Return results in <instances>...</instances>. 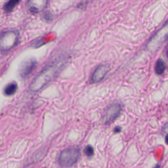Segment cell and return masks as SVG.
<instances>
[{
  "mask_svg": "<svg viewBox=\"0 0 168 168\" xmlns=\"http://www.w3.org/2000/svg\"><path fill=\"white\" fill-rule=\"evenodd\" d=\"M80 156L79 147H70L62 151L59 158V163L62 167H71L77 163Z\"/></svg>",
  "mask_w": 168,
  "mask_h": 168,
  "instance_id": "6da1fadb",
  "label": "cell"
},
{
  "mask_svg": "<svg viewBox=\"0 0 168 168\" xmlns=\"http://www.w3.org/2000/svg\"><path fill=\"white\" fill-rule=\"evenodd\" d=\"M57 69H53V67H48L47 69L43 70L31 83L30 89L33 91L40 90L53 80L54 76L57 74Z\"/></svg>",
  "mask_w": 168,
  "mask_h": 168,
  "instance_id": "7a4b0ae2",
  "label": "cell"
},
{
  "mask_svg": "<svg viewBox=\"0 0 168 168\" xmlns=\"http://www.w3.org/2000/svg\"><path fill=\"white\" fill-rule=\"evenodd\" d=\"M19 42L18 33L13 30L0 33V51L7 52L14 48Z\"/></svg>",
  "mask_w": 168,
  "mask_h": 168,
  "instance_id": "3957f363",
  "label": "cell"
},
{
  "mask_svg": "<svg viewBox=\"0 0 168 168\" xmlns=\"http://www.w3.org/2000/svg\"><path fill=\"white\" fill-rule=\"evenodd\" d=\"M122 108L119 104H114L110 106L106 110L103 116V122L105 124H112L121 113Z\"/></svg>",
  "mask_w": 168,
  "mask_h": 168,
  "instance_id": "277c9868",
  "label": "cell"
},
{
  "mask_svg": "<svg viewBox=\"0 0 168 168\" xmlns=\"http://www.w3.org/2000/svg\"><path fill=\"white\" fill-rule=\"evenodd\" d=\"M49 0H28L26 5L30 12L38 13L46 9Z\"/></svg>",
  "mask_w": 168,
  "mask_h": 168,
  "instance_id": "5b68a950",
  "label": "cell"
},
{
  "mask_svg": "<svg viewBox=\"0 0 168 168\" xmlns=\"http://www.w3.org/2000/svg\"><path fill=\"white\" fill-rule=\"evenodd\" d=\"M36 63L34 59H28L22 62L19 67V74L22 77L29 76L36 67Z\"/></svg>",
  "mask_w": 168,
  "mask_h": 168,
  "instance_id": "8992f818",
  "label": "cell"
},
{
  "mask_svg": "<svg viewBox=\"0 0 168 168\" xmlns=\"http://www.w3.org/2000/svg\"><path fill=\"white\" fill-rule=\"evenodd\" d=\"M110 69V66L107 64H102L98 66L92 74L91 82L98 83L101 81L109 72Z\"/></svg>",
  "mask_w": 168,
  "mask_h": 168,
  "instance_id": "52a82bcc",
  "label": "cell"
},
{
  "mask_svg": "<svg viewBox=\"0 0 168 168\" xmlns=\"http://www.w3.org/2000/svg\"><path fill=\"white\" fill-rule=\"evenodd\" d=\"M17 84L15 82H12L5 87L4 89V94L7 96H11L15 93L17 89Z\"/></svg>",
  "mask_w": 168,
  "mask_h": 168,
  "instance_id": "ba28073f",
  "label": "cell"
},
{
  "mask_svg": "<svg viewBox=\"0 0 168 168\" xmlns=\"http://www.w3.org/2000/svg\"><path fill=\"white\" fill-rule=\"evenodd\" d=\"M166 66L164 61L162 59H159L155 65V72L158 75H161L165 72Z\"/></svg>",
  "mask_w": 168,
  "mask_h": 168,
  "instance_id": "9c48e42d",
  "label": "cell"
},
{
  "mask_svg": "<svg viewBox=\"0 0 168 168\" xmlns=\"http://www.w3.org/2000/svg\"><path fill=\"white\" fill-rule=\"evenodd\" d=\"M20 0H9L7 3L5 5L4 9L7 13H9L12 11L14 8L19 4Z\"/></svg>",
  "mask_w": 168,
  "mask_h": 168,
  "instance_id": "30bf717a",
  "label": "cell"
},
{
  "mask_svg": "<svg viewBox=\"0 0 168 168\" xmlns=\"http://www.w3.org/2000/svg\"><path fill=\"white\" fill-rule=\"evenodd\" d=\"M84 153H85L87 157H91L94 154V149L90 145H88L84 149Z\"/></svg>",
  "mask_w": 168,
  "mask_h": 168,
  "instance_id": "8fae6325",
  "label": "cell"
},
{
  "mask_svg": "<svg viewBox=\"0 0 168 168\" xmlns=\"http://www.w3.org/2000/svg\"><path fill=\"white\" fill-rule=\"evenodd\" d=\"M120 131H121V128H120V127H117L115 128L114 132H116V133H118V132H120Z\"/></svg>",
  "mask_w": 168,
  "mask_h": 168,
  "instance_id": "7c38bea8",
  "label": "cell"
}]
</instances>
